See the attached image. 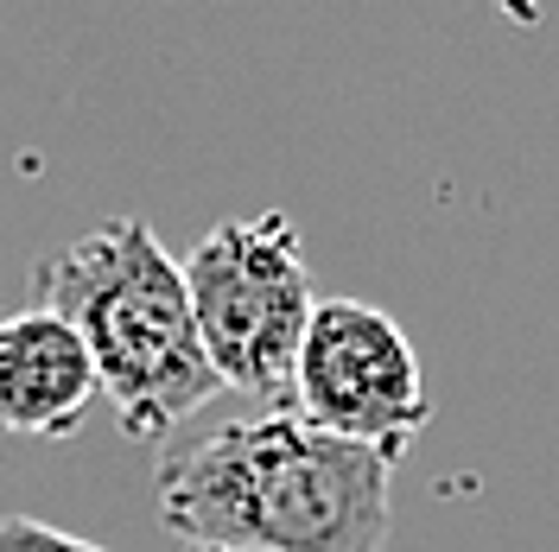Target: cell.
<instances>
[{
	"instance_id": "8992f818",
	"label": "cell",
	"mask_w": 559,
	"mask_h": 552,
	"mask_svg": "<svg viewBox=\"0 0 559 552\" xmlns=\"http://www.w3.org/2000/svg\"><path fill=\"white\" fill-rule=\"evenodd\" d=\"M0 552H108L83 533H64L38 515H0Z\"/></svg>"
},
{
	"instance_id": "52a82bcc",
	"label": "cell",
	"mask_w": 559,
	"mask_h": 552,
	"mask_svg": "<svg viewBox=\"0 0 559 552\" xmlns=\"http://www.w3.org/2000/svg\"><path fill=\"white\" fill-rule=\"evenodd\" d=\"M185 552H248V547H185Z\"/></svg>"
},
{
	"instance_id": "3957f363",
	"label": "cell",
	"mask_w": 559,
	"mask_h": 552,
	"mask_svg": "<svg viewBox=\"0 0 559 552\" xmlns=\"http://www.w3.org/2000/svg\"><path fill=\"white\" fill-rule=\"evenodd\" d=\"M185 286L223 387L254 394L267 407H293L299 356L318 317L299 229L280 209L216 223L185 254Z\"/></svg>"
},
{
	"instance_id": "5b68a950",
	"label": "cell",
	"mask_w": 559,
	"mask_h": 552,
	"mask_svg": "<svg viewBox=\"0 0 559 552\" xmlns=\"http://www.w3.org/2000/svg\"><path fill=\"white\" fill-rule=\"evenodd\" d=\"M103 400L90 344L58 311L26 305L0 317V432L13 439H70Z\"/></svg>"
},
{
	"instance_id": "6da1fadb",
	"label": "cell",
	"mask_w": 559,
	"mask_h": 552,
	"mask_svg": "<svg viewBox=\"0 0 559 552\" xmlns=\"http://www.w3.org/2000/svg\"><path fill=\"white\" fill-rule=\"evenodd\" d=\"M394 464L293 407L229 419L159 464V520L185 547L388 552Z\"/></svg>"
},
{
	"instance_id": "7a4b0ae2",
	"label": "cell",
	"mask_w": 559,
	"mask_h": 552,
	"mask_svg": "<svg viewBox=\"0 0 559 552\" xmlns=\"http://www.w3.org/2000/svg\"><path fill=\"white\" fill-rule=\"evenodd\" d=\"M33 305L58 311L90 344L108 407L140 445L178 432L223 387L191 311L185 261H173L140 216L96 223L90 236L45 254Z\"/></svg>"
},
{
	"instance_id": "277c9868",
	"label": "cell",
	"mask_w": 559,
	"mask_h": 552,
	"mask_svg": "<svg viewBox=\"0 0 559 552\" xmlns=\"http://www.w3.org/2000/svg\"><path fill=\"white\" fill-rule=\"evenodd\" d=\"M293 413L401 464L407 445L432 425V394L419 381V356L407 331L382 305L318 299L299 381H293Z\"/></svg>"
}]
</instances>
